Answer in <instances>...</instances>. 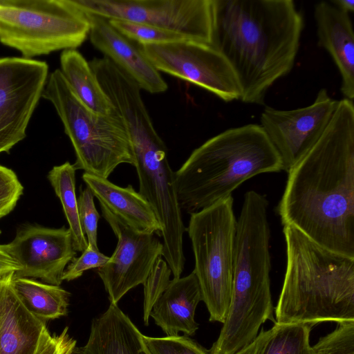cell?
Returning a JSON list of instances; mask_svg holds the SVG:
<instances>
[{
    "label": "cell",
    "instance_id": "obj_1",
    "mask_svg": "<svg viewBox=\"0 0 354 354\" xmlns=\"http://www.w3.org/2000/svg\"><path fill=\"white\" fill-rule=\"evenodd\" d=\"M277 212L318 245L354 259V104L343 98L324 132L288 172Z\"/></svg>",
    "mask_w": 354,
    "mask_h": 354
},
{
    "label": "cell",
    "instance_id": "obj_2",
    "mask_svg": "<svg viewBox=\"0 0 354 354\" xmlns=\"http://www.w3.org/2000/svg\"><path fill=\"white\" fill-rule=\"evenodd\" d=\"M304 18L292 0H213L212 46L227 61L246 104L264 105L292 69Z\"/></svg>",
    "mask_w": 354,
    "mask_h": 354
},
{
    "label": "cell",
    "instance_id": "obj_3",
    "mask_svg": "<svg viewBox=\"0 0 354 354\" xmlns=\"http://www.w3.org/2000/svg\"><path fill=\"white\" fill-rule=\"evenodd\" d=\"M284 280L275 324L354 322V259L326 250L283 226Z\"/></svg>",
    "mask_w": 354,
    "mask_h": 354
},
{
    "label": "cell",
    "instance_id": "obj_4",
    "mask_svg": "<svg viewBox=\"0 0 354 354\" xmlns=\"http://www.w3.org/2000/svg\"><path fill=\"white\" fill-rule=\"evenodd\" d=\"M268 201L247 192L239 216L234 243L232 296L214 354H233L252 343L267 320L275 324L270 290V229Z\"/></svg>",
    "mask_w": 354,
    "mask_h": 354
},
{
    "label": "cell",
    "instance_id": "obj_5",
    "mask_svg": "<svg viewBox=\"0 0 354 354\" xmlns=\"http://www.w3.org/2000/svg\"><path fill=\"white\" fill-rule=\"evenodd\" d=\"M283 170L279 155L259 124L228 129L195 149L175 171L180 209L196 212L232 196L257 175Z\"/></svg>",
    "mask_w": 354,
    "mask_h": 354
},
{
    "label": "cell",
    "instance_id": "obj_6",
    "mask_svg": "<svg viewBox=\"0 0 354 354\" xmlns=\"http://www.w3.org/2000/svg\"><path fill=\"white\" fill-rule=\"evenodd\" d=\"M42 97L53 104L64 125L74 149L76 170L108 179L118 165H134L131 140L117 111L105 116L87 108L59 69L50 74Z\"/></svg>",
    "mask_w": 354,
    "mask_h": 354
},
{
    "label": "cell",
    "instance_id": "obj_7",
    "mask_svg": "<svg viewBox=\"0 0 354 354\" xmlns=\"http://www.w3.org/2000/svg\"><path fill=\"white\" fill-rule=\"evenodd\" d=\"M230 196L190 214L187 232L194 257L192 271L210 322L223 324L230 307L236 218Z\"/></svg>",
    "mask_w": 354,
    "mask_h": 354
},
{
    "label": "cell",
    "instance_id": "obj_8",
    "mask_svg": "<svg viewBox=\"0 0 354 354\" xmlns=\"http://www.w3.org/2000/svg\"><path fill=\"white\" fill-rule=\"evenodd\" d=\"M89 30L86 14L70 0H0V42L24 58L76 49Z\"/></svg>",
    "mask_w": 354,
    "mask_h": 354
},
{
    "label": "cell",
    "instance_id": "obj_9",
    "mask_svg": "<svg viewBox=\"0 0 354 354\" xmlns=\"http://www.w3.org/2000/svg\"><path fill=\"white\" fill-rule=\"evenodd\" d=\"M84 12L142 23L212 45L213 0H70Z\"/></svg>",
    "mask_w": 354,
    "mask_h": 354
},
{
    "label": "cell",
    "instance_id": "obj_10",
    "mask_svg": "<svg viewBox=\"0 0 354 354\" xmlns=\"http://www.w3.org/2000/svg\"><path fill=\"white\" fill-rule=\"evenodd\" d=\"M139 46L157 71L201 86L225 102L240 100L234 71L212 45L183 40Z\"/></svg>",
    "mask_w": 354,
    "mask_h": 354
},
{
    "label": "cell",
    "instance_id": "obj_11",
    "mask_svg": "<svg viewBox=\"0 0 354 354\" xmlns=\"http://www.w3.org/2000/svg\"><path fill=\"white\" fill-rule=\"evenodd\" d=\"M48 76V66L45 62L0 58V153H9L26 138Z\"/></svg>",
    "mask_w": 354,
    "mask_h": 354
},
{
    "label": "cell",
    "instance_id": "obj_12",
    "mask_svg": "<svg viewBox=\"0 0 354 354\" xmlns=\"http://www.w3.org/2000/svg\"><path fill=\"white\" fill-rule=\"evenodd\" d=\"M338 100L322 88L310 105L279 110L266 106L260 126L266 133L288 172L314 146L326 129Z\"/></svg>",
    "mask_w": 354,
    "mask_h": 354
},
{
    "label": "cell",
    "instance_id": "obj_13",
    "mask_svg": "<svg viewBox=\"0 0 354 354\" xmlns=\"http://www.w3.org/2000/svg\"><path fill=\"white\" fill-rule=\"evenodd\" d=\"M100 205L118 241L113 253L97 272L111 304H117L128 291L145 283L156 261L162 257L163 246L154 234L131 229L103 205Z\"/></svg>",
    "mask_w": 354,
    "mask_h": 354
},
{
    "label": "cell",
    "instance_id": "obj_14",
    "mask_svg": "<svg viewBox=\"0 0 354 354\" xmlns=\"http://www.w3.org/2000/svg\"><path fill=\"white\" fill-rule=\"evenodd\" d=\"M6 251L21 266L15 277L37 278L60 286L66 266L76 257L71 233L64 226L51 228L26 224L13 240L3 244Z\"/></svg>",
    "mask_w": 354,
    "mask_h": 354
},
{
    "label": "cell",
    "instance_id": "obj_15",
    "mask_svg": "<svg viewBox=\"0 0 354 354\" xmlns=\"http://www.w3.org/2000/svg\"><path fill=\"white\" fill-rule=\"evenodd\" d=\"M84 13L90 24V41L104 57L131 77L141 89L152 94L167 90V84L138 44L115 29L107 19Z\"/></svg>",
    "mask_w": 354,
    "mask_h": 354
},
{
    "label": "cell",
    "instance_id": "obj_16",
    "mask_svg": "<svg viewBox=\"0 0 354 354\" xmlns=\"http://www.w3.org/2000/svg\"><path fill=\"white\" fill-rule=\"evenodd\" d=\"M14 273L0 277V354H37L51 335L17 296Z\"/></svg>",
    "mask_w": 354,
    "mask_h": 354
},
{
    "label": "cell",
    "instance_id": "obj_17",
    "mask_svg": "<svg viewBox=\"0 0 354 354\" xmlns=\"http://www.w3.org/2000/svg\"><path fill=\"white\" fill-rule=\"evenodd\" d=\"M318 46L331 57L341 76L340 91L344 98L354 99V33L349 14L330 1L314 6Z\"/></svg>",
    "mask_w": 354,
    "mask_h": 354
},
{
    "label": "cell",
    "instance_id": "obj_18",
    "mask_svg": "<svg viewBox=\"0 0 354 354\" xmlns=\"http://www.w3.org/2000/svg\"><path fill=\"white\" fill-rule=\"evenodd\" d=\"M201 301L199 284L192 272L186 277L170 280L153 305L150 316L167 336L178 335L179 332L192 336L198 329L194 315Z\"/></svg>",
    "mask_w": 354,
    "mask_h": 354
},
{
    "label": "cell",
    "instance_id": "obj_19",
    "mask_svg": "<svg viewBox=\"0 0 354 354\" xmlns=\"http://www.w3.org/2000/svg\"><path fill=\"white\" fill-rule=\"evenodd\" d=\"M82 180L100 204L127 226L139 232L160 235L161 227L151 206L131 185L120 187L107 178L84 172Z\"/></svg>",
    "mask_w": 354,
    "mask_h": 354
},
{
    "label": "cell",
    "instance_id": "obj_20",
    "mask_svg": "<svg viewBox=\"0 0 354 354\" xmlns=\"http://www.w3.org/2000/svg\"><path fill=\"white\" fill-rule=\"evenodd\" d=\"M143 335L117 304H111L91 325L86 344L73 354H150Z\"/></svg>",
    "mask_w": 354,
    "mask_h": 354
},
{
    "label": "cell",
    "instance_id": "obj_21",
    "mask_svg": "<svg viewBox=\"0 0 354 354\" xmlns=\"http://www.w3.org/2000/svg\"><path fill=\"white\" fill-rule=\"evenodd\" d=\"M59 70L73 93L87 108L105 116L116 113L89 62L78 50L67 49L62 52Z\"/></svg>",
    "mask_w": 354,
    "mask_h": 354
},
{
    "label": "cell",
    "instance_id": "obj_22",
    "mask_svg": "<svg viewBox=\"0 0 354 354\" xmlns=\"http://www.w3.org/2000/svg\"><path fill=\"white\" fill-rule=\"evenodd\" d=\"M12 285L26 308L39 319L46 322L67 315L71 294L59 286L15 277Z\"/></svg>",
    "mask_w": 354,
    "mask_h": 354
},
{
    "label": "cell",
    "instance_id": "obj_23",
    "mask_svg": "<svg viewBox=\"0 0 354 354\" xmlns=\"http://www.w3.org/2000/svg\"><path fill=\"white\" fill-rule=\"evenodd\" d=\"M75 171L73 164L66 162L54 166L48 172V179L59 198L71 233L74 249L82 252L88 241L82 230L78 214L77 198L75 192Z\"/></svg>",
    "mask_w": 354,
    "mask_h": 354
},
{
    "label": "cell",
    "instance_id": "obj_24",
    "mask_svg": "<svg viewBox=\"0 0 354 354\" xmlns=\"http://www.w3.org/2000/svg\"><path fill=\"white\" fill-rule=\"evenodd\" d=\"M311 326L274 324L260 354H310Z\"/></svg>",
    "mask_w": 354,
    "mask_h": 354
},
{
    "label": "cell",
    "instance_id": "obj_25",
    "mask_svg": "<svg viewBox=\"0 0 354 354\" xmlns=\"http://www.w3.org/2000/svg\"><path fill=\"white\" fill-rule=\"evenodd\" d=\"M108 20L115 29L138 45L160 44L189 40L178 33L142 23L119 19Z\"/></svg>",
    "mask_w": 354,
    "mask_h": 354
},
{
    "label": "cell",
    "instance_id": "obj_26",
    "mask_svg": "<svg viewBox=\"0 0 354 354\" xmlns=\"http://www.w3.org/2000/svg\"><path fill=\"white\" fill-rule=\"evenodd\" d=\"M337 324L333 332L310 347V354H354V322Z\"/></svg>",
    "mask_w": 354,
    "mask_h": 354
},
{
    "label": "cell",
    "instance_id": "obj_27",
    "mask_svg": "<svg viewBox=\"0 0 354 354\" xmlns=\"http://www.w3.org/2000/svg\"><path fill=\"white\" fill-rule=\"evenodd\" d=\"M171 274V271L167 262L162 257L158 258L143 284V319L145 326L149 325L152 308L167 287Z\"/></svg>",
    "mask_w": 354,
    "mask_h": 354
},
{
    "label": "cell",
    "instance_id": "obj_28",
    "mask_svg": "<svg viewBox=\"0 0 354 354\" xmlns=\"http://www.w3.org/2000/svg\"><path fill=\"white\" fill-rule=\"evenodd\" d=\"M142 339L150 354H209L208 350L186 335L162 337L143 335Z\"/></svg>",
    "mask_w": 354,
    "mask_h": 354
},
{
    "label": "cell",
    "instance_id": "obj_29",
    "mask_svg": "<svg viewBox=\"0 0 354 354\" xmlns=\"http://www.w3.org/2000/svg\"><path fill=\"white\" fill-rule=\"evenodd\" d=\"M94 195L86 187L82 189L77 198L79 219L82 230L88 244L94 250H99L97 245V227L100 214L94 203Z\"/></svg>",
    "mask_w": 354,
    "mask_h": 354
},
{
    "label": "cell",
    "instance_id": "obj_30",
    "mask_svg": "<svg viewBox=\"0 0 354 354\" xmlns=\"http://www.w3.org/2000/svg\"><path fill=\"white\" fill-rule=\"evenodd\" d=\"M23 192L24 187L16 173L0 165V219L14 209Z\"/></svg>",
    "mask_w": 354,
    "mask_h": 354
},
{
    "label": "cell",
    "instance_id": "obj_31",
    "mask_svg": "<svg viewBox=\"0 0 354 354\" xmlns=\"http://www.w3.org/2000/svg\"><path fill=\"white\" fill-rule=\"evenodd\" d=\"M109 257L94 250L88 245L79 257H75L66 266L63 276V281L75 280L91 269H98L103 266L109 260Z\"/></svg>",
    "mask_w": 354,
    "mask_h": 354
},
{
    "label": "cell",
    "instance_id": "obj_32",
    "mask_svg": "<svg viewBox=\"0 0 354 354\" xmlns=\"http://www.w3.org/2000/svg\"><path fill=\"white\" fill-rule=\"evenodd\" d=\"M76 340L68 333V328H64L59 335H53L46 340L37 354H73Z\"/></svg>",
    "mask_w": 354,
    "mask_h": 354
},
{
    "label": "cell",
    "instance_id": "obj_33",
    "mask_svg": "<svg viewBox=\"0 0 354 354\" xmlns=\"http://www.w3.org/2000/svg\"><path fill=\"white\" fill-rule=\"evenodd\" d=\"M20 268L19 263L6 251L3 244H0V277L15 272Z\"/></svg>",
    "mask_w": 354,
    "mask_h": 354
},
{
    "label": "cell",
    "instance_id": "obj_34",
    "mask_svg": "<svg viewBox=\"0 0 354 354\" xmlns=\"http://www.w3.org/2000/svg\"><path fill=\"white\" fill-rule=\"evenodd\" d=\"M269 330H265L263 328L255 339L247 346L233 354H260L261 350L268 337Z\"/></svg>",
    "mask_w": 354,
    "mask_h": 354
},
{
    "label": "cell",
    "instance_id": "obj_35",
    "mask_svg": "<svg viewBox=\"0 0 354 354\" xmlns=\"http://www.w3.org/2000/svg\"><path fill=\"white\" fill-rule=\"evenodd\" d=\"M330 3L344 12H354V0H331Z\"/></svg>",
    "mask_w": 354,
    "mask_h": 354
}]
</instances>
